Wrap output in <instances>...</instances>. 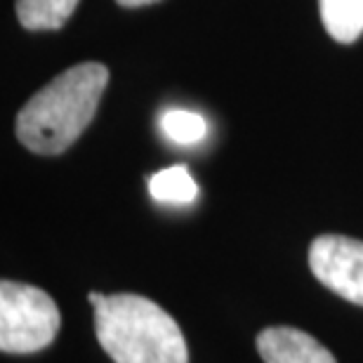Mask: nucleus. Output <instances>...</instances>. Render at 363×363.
<instances>
[{"label": "nucleus", "instance_id": "obj_6", "mask_svg": "<svg viewBox=\"0 0 363 363\" xmlns=\"http://www.w3.org/2000/svg\"><path fill=\"white\" fill-rule=\"evenodd\" d=\"M325 31L337 43H354L363 33V0H318Z\"/></svg>", "mask_w": 363, "mask_h": 363}, {"label": "nucleus", "instance_id": "obj_1", "mask_svg": "<svg viewBox=\"0 0 363 363\" xmlns=\"http://www.w3.org/2000/svg\"><path fill=\"white\" fill-rule=\"evenodd\" d=\"M106 83L104 64L85 62L67 69L21 106L17 140L33 154H64L90 125Z\"/></svg>", "mask_w": 363, "mask_h": 363}, {"label": "nucleus", "instance_id": "obj_8", "mask_svg": "<svg viewBox=\"0 0 363 363\" xmlns=\"http://www.w3.org/2000/svg\"><path fill=\"white\" fill-rule=\"evenodd\" d=\"M149 191L158 203H172V206H186L199 196V184L194 182L186 165H170L149 177Z\"/></svg>", "mask_w": 363, "mask_h": 363}, {"label": "nucleus", "instance_id": "obj_9", "mask_svg": "<svg viewBox=\"0 0 363 363\" xmlns=\"http://www.w3.org/2000/svg\"><path fill=\"white\" fill-rule=\"evenodd\" d=\"M161 130L175 144H199L208 133V123L201 113L189 108H170L161 116Z\"/></svg>", "mask_w": 363, "mask_h": 363}, {"label": "nucleus", "instance_id": "obj_2", "mask_svg": "<svg viewBox=\"0 0 363 363\" xmlns=\"http://www.w3.org/2000/svg\"><path fill=\"white\" fill-rule=\"evenodd\" d=\"M94 307L97 340L116 363H186L177 321L142 295H101Z\"/></svg>", "mask_w": 363, "mask_h": 363}, {"label": "nucleus", "instance_id": "obj_5", "mask_svg": "<svg viewBox=\"0 0 363 363\" xmlns=\"http://www.w3.org/2000/svg\"><path fill=\"white\" fill-rule=\"evenodd\" d=\"M257 352L264 363H337L316 337L290 325H274L259 333Z\"/></svg>", "mask_w": 363, "mask_h": 363}, {"label": "nucleus", "instance_id": "obj_7", "mask_svg": "<svg viewBox=\"0 0 363 363\" xmlns=\"http://www.w3.org/2000/svg\"><path fill=\"white\" fill-rule=\"evenodd\" d=\"M78 0H17L19 24L28 31H57L74 14Z\"/></svg>", "mask_w": 363, "mask_h": 363}, {"label": "nucleus", "instance_id": "obj_3", "mask_svg": "<svg viewBox=\"0 0 363 363\" xmlns=\"http://www.w3.org/2000/svg\"><path fill=\"white\" fill-rule=\"evenodd\" d=\"M60 325V309L45 290L17 281L0 283V350L5 354L45 350Z\"/></svg>", "mask_w": 363, "mask_h": 363}, {"label": "nucleus", "instance_id": "obj_4", "mask_svg": "<svg viewBox=\"0 0 363 363\" xmlns=\"http://www.w3.org/2000/svg\"><path fill=\"white\" fill-rule=\"evenodd\" d=\"M311 274L325 288L363 307V241L325 234L309 245Z\"/></svg>", "mask_w": 363, "mask_h": 363}, {"label": "nucleus", "instance_id": "obj_10", "mask_svg": "<svg viewBox=\"0 0 363 363\" xmlns=\"http://www.w3.org/2000/svg\"><path fill=\"white\" fill-rule=\"evenodd\" d=\"M123 7H144V5H154L158 0H116Z\"/></svg>", "mask_w": 363, "mask_h": 363}]
</instances>
